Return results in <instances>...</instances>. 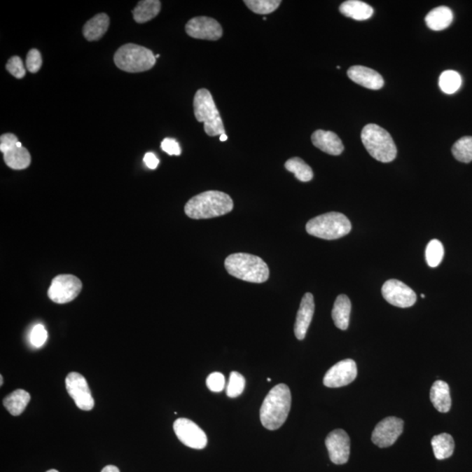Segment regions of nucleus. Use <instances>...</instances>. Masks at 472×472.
<instances>
[{
    "label": "nucleus",
    "mask_w": 472,
    "mask_h": 472,
    "mask_svg": "<svg viewBox=\"0 0 472 472\" xmlns=\"http://www.w3.org/2000/svg\"><path fill=\"white\" fill-rule=\"evenodd\" d=\"M83 284L73 275H60L53 279L48 289V298L56 304H67L77 298L82 291Z\"/></svg>",
    "instance_id": "1a4fd4ad"
},
{
    "label": "nucleus",
    "mask_w": 472,
    "mask_h": 472,
    "mask_svg": "<svg viewBox=\"0 0 472 472\" xmlns=\"http://www.w3.org/2000/svg\"><path fill=\"white\" fill-rule=\"evenodd\" d=\"M246 380L241 373L238 372H231L230 382L227 387V396L230 398H236L240 396L244 390Z\"/></svg>",
    "instance_id": "473e14b6"
},
{
    "label": "nucleus",
    "mask_w": 472,
    "mask_h": 472,
    "mask_svg": "<svg viewBox=\"0 0 472 472\" xmlns=\"http://www.w3.org/2000/svg\"><path fill=\"white\" fill-rule=\"evenodd\" d=\"M162 150L167 153L169 155H175V156H179L181 154V148L179 146V144L174 139H171V137H167L161 143Z\"/></svg>",
    "instance_id": "4c0bfd02"
},
{
    "label": "nucleus",
    "mask_w": 472,
    "mask_h": 472,
    "mask_svg": "<svg viewBox=\"0 0 472 472\" xmlns=\"http://www.w3.org/2000/svg\"><path fill=\"white\" fill-rule=\"evenodd\" d=\"M314 311V298L312 293H306L302 298L294 326V333L298 340L305 339L309 326L311 325Z\"/></svg>",
    "instance_id": "f3484780"
},
{
    "label": "nucleus",
    "mask_w": 472,
    "mask_h": 472,
    "mask_svg": "<svg viewBox=\"0 0 472 472\" xmlns=\"http://www.w3.org/2000/svg\"><path fill=\"white\" fill-rule=\"evenodd\" d=\"M445 255V249L441 242L438 240H432L429 242L427 249H426V261L429 267L436 268L441 263Z\"/></svg>",
    "instance_id": "2f4dec72"
},
{
    "label": "nucleus",
    "mask_w": 472,
    "mask_h": 472,
    "mask_svg": "<svg viewBox=\"0 0 472 472\" xmlns=\"http://www.w3.org/2000/svg\"><path fill=\"white\" fill-rule=\"evenodd\" d=\"M0 380H1V382H0V385H3V376L0 375Z\"/></svg>",
    "instance_id": "79ce46f5"
},
{
    "label": "nucleus",
    "mask_w": 472,
    "mask_h": 472,
    "mask_svg": "<svg viewBox=\"0 0 472 472\" xmlns=\"http://www.w3.org/2000/svg\"><path fill=\"white\" fill-rule=\"evenodd\" d=\"M431 445L436 459L438 460L449 459L455 450V442L447 433L433 436Z\"/></svg>",
    "instance_id": "bb28decb"
},
{
    "label": "nucleus",
    "mask_w": 472,
    "mask_h": 472,
    "mask_svg": "<svg viewBox=\"0 0 472 472\" xmlns=\"http://www.w3.org/2000/svg\"><path fill=\"white\" fill-rule=\"evenodd\" d=\"M220 140L221 142H225V141L228 140V136L226 135V133L223 134V135L220 136Z\"/></svg>",
    "instance_id": "a19ab883"
},
{
    "label": "nucleus",
    "mask_w": 472,
    "mask_h": 472,
    "mask_svg": "<svg viewBox=\"0 0 472 472\" xmlns=\"http://www.w3.org/2000/svg\"><path fill=\"white\" fill-rule=\"evenodd\" d=\"M161 9V2L158 0H143L139 1L132 11L134 20L137 23L148 22L158 16Z\"/></svg>",
    "instance_id": "a878e982"
},
{
    "label": "nucleus",
    "mask_w": 472,
    "mask_h": 472,
    "mask_svg": "<svg viewBox=\"0 0 472 472\" xmlns=\"http://www.w3.org/2000/svg\"><path fill=\"white\" fill-rule=\"evenodd\" d=\"M331 461L335 464H345L350 457V438L343 429H335L326 439Z\"/></svg>",
    "instance_id": "dca6fc26"
},
{
    "label": "nucleus",
    "mask_w": 472,
    "mask_h": 472,
    "mask_svg": "<svg viewBox=\"0 0 472 472\" xmlns=\"http://www.w3.org/2000/svg\"><path fill=\"white\" fill-rule=\"evenodd\" d=\"M421 297H422V298H425V295L422 294V295H421Z\"/></svg>",
    "instance_id": "a18cd8bd"
},
{
    "label": "nucleus",
    "mask_w": 472,
    "mask_h": 472,
    "mask_svg": "<svg viewBox=\"0 0 472 472\" xmlns=\"http://www.w3.org/2000/svg\"><path fill=\"white\" fill-rule=\"evenodd\" d=\"M65 382L67 391L80 410H93L95 401L85 377L81 373L72 372L66 377Z\"/></svg>",
    "instance_id": "9d476101"
},
{
    "label": "nucleus",
    "mask_w": 472,
    "mask_h": 472,
    "mask_svg": "<svg viewBox=\"0 0 472 472\" xmlns=\"http://www.w3.org/2000/svg\"><path fill=\"white\" fill-rule=\"evenodd\" d=\"M110 27V18L106 13H98L84 25L83 33L87 41L100 40Z\"/></svg>",
    "instance_id": "412c9836"
},
{
    "label": "nucleus",
    "mask_w": 472,
    "mask_h": 472,
    "mask_svg": "<svg viewBox=\"0 0 472 472\" xmlns=\"http://www.w3.org/2000/svg\"><path fill=\"white\" fill-rule=\"evenodd\" d=\"M347 76L354 83L366 88V89L377 90L384 86L382 76L378 72L364 66L351 67Z\"/></svg>",
    "instance_id": "a211bd4d"
},
{
    "label": "nucleus",
    "mask_w": 472,
    "mask_h": 472,
    "mask_svg": "<svg viewBox=\"0 0 472 472\" xmlns=\"http://www.w3.org/2000/svg\"><path fill=\"white\" fill-rule=\"evenodd\" d=\"M47 472H59L58 471H56L55 469L49 470Z\"/></svg>",
    "instance_id": "37998d69"
},
{
    "label": "nucleus",
    "mask_w": 472,
    "mask_h": 472,
    "mask_svg": "<svg viewBox=\"0 0 472 472\" xmlns=\"http://www.w3.org/2000/svg\"><path fill=\"white\" fill-rule=\"evenodd\" d=\"M382 292L385 300L396 307H411L417 302V297L415 291L399 280L387 281L383 284Z\"/></svg>",
    "instance_id": "f8f14e48"
},
{
    "label": "nucleus",
    "mask_w": 472,
    "mask_h": 472,
    "mask_svg": "<svg viewBox=\"0 0 472 472\" xmlns=\"http://www.w3.org/2000/svg\"><path fill=\"white\" fill-rule=\"evenodd\" d=\"M340 11L343 15L359 21L368 20L373 14L372 6L359 0H348L341 4Z\"/></svg>",
    "instance_id": "b1692460"
},
{
    "label": "nucleus",
    "mask_w": 472,
    "mask_h": 472,
    "mask_svg": "<svg viewBox=\"0 0 472 472\" xmlns=\"http://www.w3.org/2000/svg\"><path fill=\"white\" fill-rule=\"evenodd\" d=\"M233 207V200L227 193L207 191L190 199L186 204L185 213L195 220L211 219L230 213Z\"/></svg>",
    "instance_id": "f03ea898"
},
{
    "label": "nucleus",
    "mask_w": 472,
    "mask_h": 472,
    "mask_svg": "<svg viewBox=\"0 0 472 472\" xmlns=\"http://www.w3.org/2000/svg\"><path fill=\"white\" fill-rule=\"evenodd\" d=\"M352 305L350 299L346 295H340L337 298L332 312L334 324L340 330H347L349 326Z\"/></svg>",
    "instance_id": "4be33fe9"
},
{
    "label": "nucleus",
    "mask_w": 472,
    "mask_h": 472,
    "mask_svg": "<svg viewBox=\"0 0 472 472\" xmlns=\"http://www.w3.org/2000/svg\"><path fill=\"white\" fill-rule=\"evenodd\" d=\"M228 274L249 283L262 284L269 279L270 270L259 256L246 253H236L225 260Z\"/></svg>",
    "instance_id": "7ed1b4c3"
},
{
    "label": "nucleus",
    "mask_w": 472,
    "mask_h": 472,
    "mask_svg": "<svg viewBox=\"0 0 472 472\" xmlns=\"http://www.w3.org/2000/svg\"><path fill=\"white\" fill-rule=\"evenodd\" d=\"M48 340V332L42 325L35 326L32 330L30 335L31 344L34 347L40 348L46 343Z\"/></svg>",
    "instance_id": "c9c22d12"
},
{
    "label": "nucleus",
    "mask_w": 472,
    "mask_h": 472,
    "mask_svg": "<svg viewBox=\"0 0 472 472\" xmlns=\"http://www.w3.org/2000/svg\"><path fill=\"white\" fill-rule=\"evenodd\" d=\"M155 57H156V59L160 58V55H155Z\"/></svg>",
    "instance_id": "c03bdc74"
},
{
    "label": "nucleus",
    "mask_w": 472,
    "mask_h": 472,
    "mask_svg": "<svg viewBox=\"0 0 472 472\" xmlns=\"http://www.w3.org/2000/svg\"><path fill=\"white\" fill-rule=\"evenodd\" d=\"M312 141L313 146L327 154L339 156L343 153L344 146L342 141L337 134L327 130H318L312 134Z\"/></svg>",
    "instance_id": "6ab92c4d"
},
{
    "label": "nucleus",
    "mask_w": 472,
    "mask_h": 472,
    "mask_svg": "<svg viewBox=\"0 0 472 472\" xmlns=\"http://www.w3.org/2000/svg\"><path fill=\"white\" fill-rule=\"evenodd\" d=\"M291 408V390L285 384H278L268 394L260 410L261 422L270 431L280 429L286 422Z\"/></svg>",
    "instance_id": "f257e3e1"
},
{
    "label": "nucleus",
    "mask_w": 472,
    "mask_h": 472,
    "mask_svg": "<svg viewBox=\"0 0 472 472\" xmlns=\"http://www.w3.org/2000/svg\"><path fill=\"white\" fill-rule=\"evenodd\" d=\"M186 34L198 40L218 41L223 37V30L216 20L210 17H195L186 25Z\"/></svg>",
    "instance_id": "ddd939ff"
},
{
    "label": "nucleus",
    "mask_w": 472,
    "mask_h": 472,
    "mask_svg": "<svg viewBox=\"0 0 472 472\" xmlns=\"http://www.w3.org/2000/svg\"><path fill=\"white\" fill-rule=\"evenodd\" d=\"M6 68L11 75L16 77L18 79H22L26 76L24 63L19 56L11 57L6 63Z\"/></svg>",
    "instance_id": "72a5a7b5"
},
{
    "label": "nucleus",
    "mask_w": 472,
    "mask_h": 472,
    "mask_svg": "<svg viewBox=\"0 0 472 472\" xmlns=\"http://www.w3.org/2000/svg\"><path fill=\"white\" fill-rule=\"evenodd\" d=\"M207 386L212 392H221L225 387V377L223 373L219 372L211 373L207 377Z\"/></svg>",
    "instance_id": "e433bc0d"
},
{
    "label": "nucleus",
    "mask_w": 472,
    "mask_h": 472,
    "mask_svg": "<svg viewBox=\"0 0 472 472\" xmlns=\"http://www.w3.org/2000/svg\"><path fill=\"white\" fill-rule=\"evenodd\" d=\"M404 422L401 419L391 417L383 419L373 429L372 442L380 448H387L397 441L403 431Z\"/></svg>",
    "instance_id": "4468645a"
},
{
    "label": "nucleus",
    "mask_w": 472,
    "mask_h": 472,
    "mask_svg": "<svg viewBox=\"0 0 472 472\" xmlns=\"http://www.w3.org/2000/svg\"><path fill=\"white\" fill-rule=\"evenodd\" d=\"M425 21L429 28L433 31L445 30L452 23V11L447 6L436 7L428 13Z\"/></svg>",
    "instance_id": "5701e85b"
},
{
    "label": "nucleus",
    "mask_w": 472,
    "mask_h": 472,
    "mask_svg": "<svg viewBox=\"0 0 472 472\" xmlns=\"http://www.w3.org/2000/svg\"><path fill=\"white\" fill-rule=\"evenodd\" d=\"M0 151L4 154V160L7 167L13 170H23L31 164L29 151L22 146L18 137L13 133L3 134L0 137Z\"/></svg>",
    "instance_id": "6e6552de"
},
{
    "label": "nucleus",
    "mask_w": 472,
    "mask_h": 472,
    "mask_svg": "<svg viewBox=\"0 0 472 472\" xmlns=\"http://www.w3.org/2000/svg\"><path fill=\"white\" fill-rule=\"evenodd\" d=\"M361 140L368 153L375 160L389 163L396 158L397 148L392 137L382 127L370 123L362 130Z\"/></svg>",
    "instance_id": "20e7f679"
},
{
    "label": "nucleus",
    "mask_w": 472,
    "mask_h": 472,
    "mask_svg": "<svg viewBox=\"0 0 472 472\" xmlns=\"http://www.w3.org/2000/svg\"><path fill=\"white\" fill-rule=\"evenodd\" d=\"M462 85V78L459 73L453 70H447L443 72L439 77V86L443 93L454 94L456 93Z\"/></svg>",
    "instance_id": "c85d7f7f"
},
{
    "label": "nucleus",
    "mask_w": 472,
    "mask_h": 472,
    "mask_svg": "<svg viewBox=\"0 0 472 472\" xmlns=\"http://www.w3.org/2000/svg\"><path fill=\"white\" fill-rule=\"evenodd\" d=\"M289 172L294 174L295 177L302 182L311 181L313 179V171L311 167L300 158H292L284 165Z\"/></svg>",
    "instance_id": "cd10ccee"
},
{
    "label": "nucleus",
    "mask_w": 472,
    "mask_h": 472,
    "mask_svg": "<svg viewBox=\"0 0 472 472\" xmlns=\"http://www.w3.org/2000/svg\"><path fill=\"white\" fill-rule=\"evenodd\" d=\"M350 221L343 214L332 212L313 218L306 224V231L315 237L336 240L350 233Z\"/></svg>",
    "instance_id": "0eeeda50"
},
{
    "label": "nucleus",
    "mask_w": 472,
    "mask_h": 472,
    "mask_svg": "<svg viewBox=\"0 0 472 472\" xmlns=\"http://www.w3.org/2000/svg\"><path fill=\"white\" fill-rule=\"evenodd\" d=\"M174 429L179 441L189 448L202 450L207 445L206 433L189 419H177L174 422Z\"/></svg>",
    "instance_id": "9b49d317"
},
{
    "label": "nucleus",
    "mask_w": 472,
    "mask_h": 472,
    "mask_svg": "<svg viewBox=\"0 0 472 472\" xmlns=\"http://www.w3.org/2000/svg\"><path fill=\"white\" fill-rule=\"evenodd\" d=\"M358 375L357 365L353 359H347L338 362L324 377V385L327 387H341L349 385Z\"/></svg>",
    "instance_id": "2eb2a0df"
},
{
    "label": "nucleus",
    "mask_w": 472,
    "mask_h": 472,
    "mask_svg": "<svg viewBox=\"0 0 472 472\" xmlns=\"http://www.w3.org/2000/svg\"><path fill=\"white\" fill-rule=\"evenodd\" d=\"M193 110L197 121L204 123V130L207 135L216 137L225 134L223 119L209 90L200 89L197 91L193 98Z\"/></svg>",
    "instance_id": "39448f33"
},
{
    "label": "nucleus",
    "mask_w": 472,
    "mask_h": 472,
    "mask_svg": "<svg viewBox=\"0 0 472 472\" xmlns=\"http://www.w3.org/2000/svg\"><path fill=\"white\" fill-rule=\"evenodd\" d=\"M144 162L146 163L148 168L153 169V170L156 169L158 164H160V160H158L156 155L153 153H147L144 155Z\"/></svg>",
    "instance_id": "58836bf2"
},
{
    "label": "nucleus",
    "mask_w": 472,
    "mask_h": 472,
    "mask_svg": "<svg viewBox=\"0 0 472 472\" xmlns=\"http://www.w3.org/2000/svg\"><path fill=\"white\" fill-rule=\"evenodd\" d=\"M114 62L123 71L140 73L153 69L156 63V57L150 49L129 43L122 46L116 52Z\"/></svg>",
    "instance_id": "423d86ee"
},
{
    "label": "nucleus",
    "mask_w": 472,
    "mask_h": 472,
    "mask_svg": "<svg viewBox=\"0 0 472 472\" xmlns=\"http://www.w3.org/2000/svg\"><path fill=\"white\" fill-rule=\"evenodd\" d=\"M31 396L29 393L23 389H17L12 394L7 396L4 400V406L7 411L14 417H18L23 413L26 410L27 404L29 403Z\"/></svg>",
    "instance_id": "393cba45"
},
{
    "label": "nucleus",
    "mask_w": 472,
    "mask_h": 472,
    "mask_svg": "<svg viewBox=\"0 0 472 472\" xmlns=\"http://www.w3.org/2000/svg\"><path fill=\"white\" fill-rule=\"evenodd\" d=\"M431 401L436 410L441 413H447L452 408L450 387L443 380H436L431 389Z\"/></svg>",
    "instance_id": "aec40b11"
},
{
    "label": "nucleus",
    "mask_w": 472,
    "mask_h": 472,
    "mask_svg": "<svg viewBox=\"0 0 472 472\" xmlns=\"http://www.w3.org/2000/svg\"><path fill=\"white\" fill-rule=\"evenodd\" d=\"M453 156L463 163L472 161V137H464L457 140L452 147Z\"/></svg>",
    "instance_id": "c756f323"
},
{
    "label": "nucleus",
    "mask_w": 472,
    "mask_h": 472,
    "mask_svg": "<svg viewBox=\"0 0 472 472\" xmlns=\"http://www.w3.org/2000/svg\"><path fill=\"white\" fill-rule=\"evenodd\" d=\"M245 5L256 14L272 13L280 6V0H245Z\"/></svg>",
    "instance_id": "7c9ffc66"
},
{
    "label": "nucleus",
    "mask_w": 472,
    "mask_h": 472,
    "mask_svg": "<svg viewBox=\"0 0 472 472\" xmlns=\"http://www.w3.org/2000/svg\"><path fill=\"white\" fill-rule=\"evenodd\" d=\"M27 69L30 73H37L42 66V57L37 49H31L27 56Z\"/></svg>",
    "instance_id": "f704fd0d"
},
{
    "label": "nucleus",
    "mask_w": 472,
    "mask_h": 472,
    "mask_svg": "<svg viewBox=\"0 0 472 472\" xmlns=\"http://www.w3.org/2000/svg\"><path fill=\"white\" fill-rule=\"evenodd\" d=\"M101 472H120V471L117 466H107Z\"/></svg>",
    "instance_id": "ea45409f"
}]
</instances>
